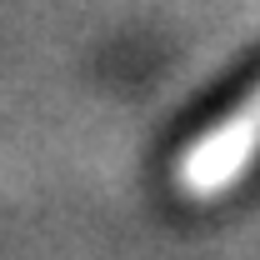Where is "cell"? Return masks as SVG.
Instances as JSON below:
<instances>
[{"instance_id": "cell-1", "label": "cell", "mask_w": 260, "mask_h": 260, "mask_svg": "<svg viewBox=\"0 0 260 260\" xmlns=\"http://www.w3.org/2000/svg\"><path fill=\"white\" fill-rule=\"evenodd\" d=\"M260 155V75L230 100L205 130H195L175 155V180L190 195H215L235 185Z\"/></svg>"}]
</instances>
